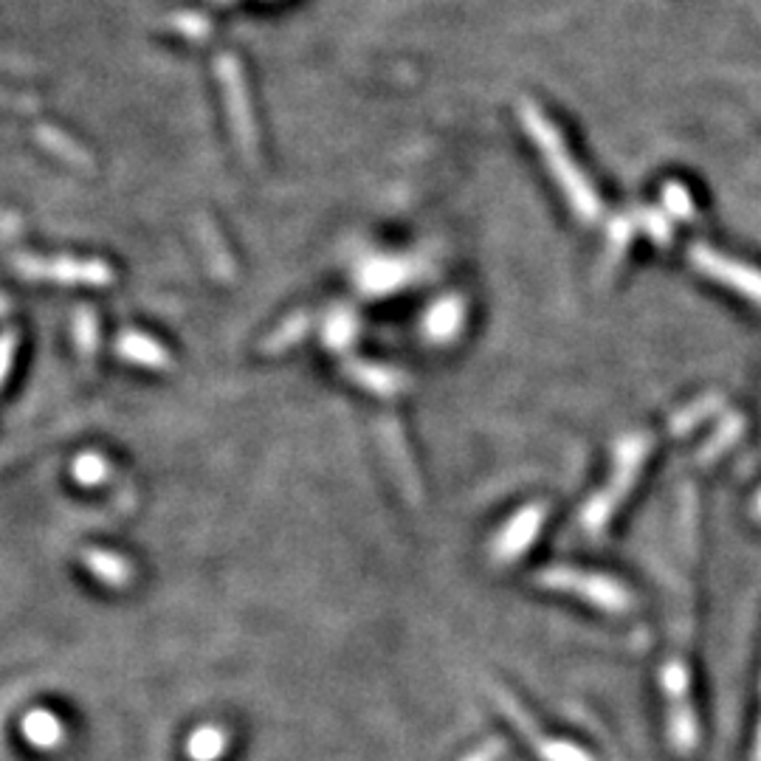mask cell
I'll list each match as a JSON object with an SVG mask.
<instances>
[{
  "label": "cell",
  "instance_id": "6da1fadb",
  "mask_svg": "<svg viewBox=\"0 0 761 761\" xmlns=\"http://www.w3.org/2000/svg\"><path fill=\"white\" fill-rule=\"evenodd\" d=\"M522 121L528 127V133L533 136V141L539 145L541 156L548 161V167L553 170V178L559 181V187L564 189L567 201L573 203V209L579 212L581 221H595L601 214V201H598L595 189L590 187V181L584 178V172L575 167V161L567 152L564 141L556 133V127L550 125L545 116L539 114V107H533L530 102L522 105Z\"/></svg>",
  "mask_w": 761,
  "mask_h": 761
},
{
  "label": "cell",
  "instance_id": "7a4b0ae2",
  "mask_svg": "<svg viewBox=\"0 0 761 761\" xmlns=\"http://www.w3.org/2000/svg\"><path fill=\"white\" fill-rule=\"evenodd\" d=\"M652 446H655V441H652L648 434L646 437H626V441L617 446L615 474H612L610 485H606L604 492L598 494V497L586 505L584 516H581V522H584L586 530L601 528V525H604L612 516L615 505L630 494V488L635 485L637 474H641V468H643V463H646Z\"/></svg>",
  "mask_w": 761,
  "mask_h": 761
},
{
  "label": "cell",
  "instance_id": "3957f363",
  "mask_svg": "<svg viewBox=\"0 0 761 761\" xmlns=\"http://www.w3.org/2000/svg\"><path fill=\"white\" fill-rule=\"evenodd\" d=\"M536 581L561 592H575V595H581L584 601H590V604L601 606V610L623 612L632 606V595L626 592V586L615 579H606V575L553 567V570H541V573H536Z\"/></svg>",
  "mask_w": 761,
  "mask_h": 761
},
{
  "label": "cell",
  "instance_id": "277c9868",
  "mask_svg": "<svg viewBox=\"0 0 761 761\" xmlns=\"http://www.w3.org/2000/svg\"><path fill=\"white\" fill-rule=\"evenodd\" d=\"M18 274L25 279H54V283L65 285H110L114 283V268L105 260H43L32 257V254H18L12 260Z\"/></svg>",
  "mask_w": 761,
  "mask_h": 761
},
{
  "label": "cell",
  "instance_id": "5b68a950",
  "mask_svg": "<svg viewBox=\"0 0 761 761\" xmlns=\"http://www.w3.org/2000/svg\"><path fill=\"white\" fill-rule=\"evenodd\" d=\"M218 76H221L223 96H226L229 116H232L234 125V136H237L243 152L254 161V158H257V127H254L252 105H249L246 83H243V74H240L237 68V60L229 57V54H221V57H218Z\"/></svg>",
  "mask_w": 761,
  "mask_h": 761
},
{
  "label": "cell",
  "instance_id": "8992f818",
  "mask_svg": "<svg viewBox=\"0 0 761 761\" xmlns=\"http://www.w3.org/2000/svg\"><path fill=\"white\" fill-rule=\"evenodd\" d=\"M691 263L697 265L702 274L714 277L717 283L730 285L739 294L750 296L753 303L761 305V271L750 268V265L737 263V260L725 257V254L714 252L708 246H691Z\"/></svg>",
  "mask_w": 761,
  "mask_h": 761
},
{
  "label": "cell",
  "instance_id": "52a82bcc",
  "mask_svg": "<svg viewBox=\"0 0 761 761\" xmlns=\"http://www.w3.org/2000/svg\"><path fill=\"white\" fill-rule=\"evenodd\" d=\"M541 519H545V508H541V505H530V508H525L522 514H516L514 519H510L508 528L503 530V536L497 539V545H494V553H497V559L499 561H514L516 556L522 553L530 541H533Z\"/></svg>",
  "mask_w": 761,
  "mask_h": 761
},
{
  "label": "cell",
  "instance_id": "ba28073f",
  "mask_svg": "<svg viewBox=\"0 0 761 761\" xmlns=\"http://www.w3.org/2000/svg\"><path fill=\"white\" fill-rule=\"evenodd\" d=\"M499 702H503L505 708H508V717L514 719L516 728L522 730V733H528L530 742H533V748L539 750V755L545 761H590V755H586L584 750L573 748V744H567V742H550V739L541 737L539 728H536V725L530 722L528 717H525L522 708L510 702L508 697H499Z\"/></svg>",
  "mask_w": 761,
  "mask_h": 761
},
{
  "label": "cell",
  "instance_id": "9c48e42d",
  "mask_svg": "<svg viewBox=\"0 0 761 761\" xmlns=\"http://www.w3.org/2000/svg\"><path fill=\"white\" fill-rule=\"evenodd\" d=\"M116 352H119L121 359L147 367V370H167V367L172 364L167 347H161L156 339H150V336L136 334V330H127V334L119 336Z\"/></svg>",
  "mask_w": 761,
  "mask_h": 761
},
{
  "label": "cell",
  "instance_id": "30bf717a",
  "mask_svg": "<svg viewBox=\"0 0 761 761\" xmlns=\"http://www.w3.org/2000/svg\"><path fill=\"white\" fill-rule=\"evenodd\" d=\"M341 370H345V376L350 378V381H356V384L364 387V390L381 392V395H395V392L406 384V378L398 376V372L387 370V367L367 364V361L359 359H347Z\"/></svg>",
  "mask_w": 761,
  "mask_h": 761
},
{
  "label": "cell",
  "instance_id": "8fae6325",
  "mask_svg": "<svg viewBox=\"0 0 761 761\" xmlns=\"http://www.w3.org/2000/svg\"><path fill=\"white\" fill-rule=\"evenodd\" d=\"M83 564L88 567V573L94 579H99L107 586H127L133 581L130 561L116 553H107V550H83Z\"/></svg>",
  "mask_w": 761,
  "mask_h": 761
},
{
  "label": "cell",
  "instance_id": "7c38bea8",
  "mask_svg": "<svg viewBox=\"0 0 761 761\" xmlns=\"http://www.w3.org/2000/svg\"><path fill=\"white\" fill-rule=\"evenodd\" d=\"M381 441H384V448H387V454H390L392 468H395L398 479H401V485L406 488V494H410V497H418V474H415V468H412L410 452H406V446H403V434H401V429L395 426V421L381 423Z\"/></svg>",
  "mask_w": 761,
  "mask_h": 761
},
{
  "label": "cell",
  "instance_id": "4fadbf2b",
  "mask_svg": "<svg viewBox=\"0 0 761 761\" xmlns=\"http://www.w3.org/2000/svg\"><path fill=\"white\" fill-rule=\"evenodd\" d=\"M198 243H201L203 254H207V265L209 271H212L214 277L223 279V283H229V279L234 277V257L229 254L226 243H223L221 232L212 226V223L201 221V226H198Z\"/></svg>",
  "mask_w": 761,
  "mask_h": 761
},
{
  "label": "cell",
  "instance_id": "5bb4252c",
  "mask_svg": "<svg viewBox=\"0 0 761 761\" xmlns=\"http://www.w3.org/2000/svg\"><path fill=\"white\" fill-rule=\"evenodd\" d=\"M38 141L45 147V150L54 152L60 161H65V165L85 167V170L94 167V158H91L83 147L76 145L74 139H68L65 133H60L57 127H38Z\"/></svg>",
  "mask_w": 761,
  "mask_h": 761
},
{
  "label": "cell",
  "instance_id": "9a60e30c",
  "mask_svg": "<svg viewBox=\"0 0 761 761\" xmlns=\"http://www.w3.org/2000/svg\"><path fill=\"white\" fill-rule=\"evenodd\" d=\"M310 321H314V319H310V314L290 316V319L285 321L283 328H277V330H274V334L268 336V339L263 341V352L274 356V352L290 350V347H294L296 341H299L305 334H308Z\"/></svg>",
  "mask_w": 761,
  "mask_h": 761
},
{
  "label": "cell",
  "instance_id": "2e32d148",
  "mask_svg": "<svg viewBox=\"0 0 761 761\" xmlns=\"http://www.w3.org/2000/svg\"><path fill=\"white\" fill-rule=\"evenodd\" d=\"M25 737L32 739L40 748H49V744H57L63 739V725L57 717H51L45 711H32L23 719Z\"/></svg>",
  "mask_w": 761,
  "mask_h": 761
},
{
  "label": "cell",
  "instance_id": "e0dca14e",
  "mask_svg": "<svg viewBox=\"0 0 761 761\" xmlns=\"http://www.w3.org/2000/svg\"><path fill=\"white\" fill-rule=\"evenodd\" d=\"M74 341L83 356H94L99 347V321H96L94 310L80 308L74 314Z\"/></svg>",
  "mask_w": 761,
  "mask_h": 761
},
{
  "label": "cell",
  "instance_id": "ac0fdd59",
  "mask_svg": "<svg viewBox=\"0 0 761 761\" xmlns=\"http://www.w3.org/2000/svg\"><path fill=\"white\" fill-rule=\"evenodd\" d=\"M223 744H226V737H223L221 730L203 728L198 730L195 737L189 739V753H192L195 761H212L221 755Z\"/></svg>",
  "mask_w": 761,
  "mask_h": 761
},
{
  "label": "cell",
  "instance_id": "d6986e66",
  "mask_svg": "<svg viewBox=\"0 0 761 761\" xmlns=\"http://www.w3.org/2000/svg\"><path fill=\"white\" fill-rule=\"evenodd\" d=\"M459 314H463V308L457 303L437 305L429 316V334L437 336V339H448L459 328Z\"/></svg>",
  "mask_w": 761,
  "mask_h": 761
},
{
  "label": "cell",
  "instance_id": "ffe728a7",
  "mask_svg": "<svg viewBox=\"0 0 761 761\" xmlns=\"http://www.w3.org/2000/svg\"><path fill=\"white\" fill-rule=\"evenodd\" d=\"M74 477L83 485H102L110 477V466H107V459H102L99 454H83L74 463Z\"/></svg>",
  "mask_w": 761,
  "mask_h": 761
},
{
  "label": "cell",
  "instance_id": "44dd1931",
  "mask_svg": "<svg viewBox=\"0 0 761 761\" xmlns=\"http://www.w3.org/2000/svg\"><path fill=\"white\" fill-rule=\"evenodd\" d=\"M663 201H666V207L672 209L677 218H686V221H691L694 203H691V195L686 192V187H679V183H668L666 192H663Z\"/></svg>",
  "mask_w": 761,
  "mask_h": 761
},
{
  "label": "cell",
  "instance_id": "7402d4cb",
  "mask_svg": "<svg viewBox=\"0 0 761 761\" xmlns=\"http://www.w3.org/2000/svg\"><path fill=\"white\" fill-rule=\"evenodd\" d=\"M18 345H20V336L14 334V330H9V334L0 336V384L7 381L9 367H12L14 352H18Z\"/></svg>",
  "mask_w": 761,
  "mask_h": 761
},
{
  "label": "cell",
  "instance_id": "603a6c76",
  "mask_svg": "<svg viewBox=\"0 0 761 761\" xmlns=\"http://www.w3.org/2000/svg\"><path fill=\"white\" fill-rule=\"evenodd\" d=\"M750 761H761V719H759V728H755V742H753V750H750Z\"/></svg>",
  "mask_w": 761,
  "mask_h": 761
},
{
  "label": "cell",
  "instance_id": "cb8c5ba5",
  "mask_svg": "<svg viewBox=\"0 0 761 761\" xmlns=\"http://www.w3.org/2000/svg\"><path fill=\"white\" fill-rule=\"evenodd\" d=\"M759 516H761V499H759Z\"/></svg>",
  "mask_w": 761,
  "mask_h": 761
}]
</instances>
